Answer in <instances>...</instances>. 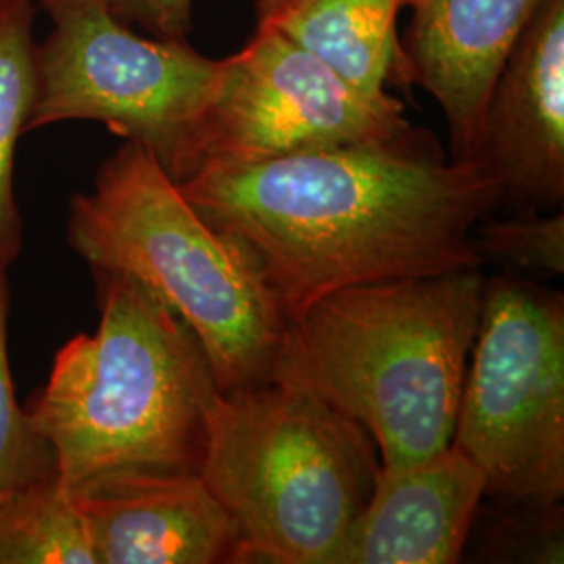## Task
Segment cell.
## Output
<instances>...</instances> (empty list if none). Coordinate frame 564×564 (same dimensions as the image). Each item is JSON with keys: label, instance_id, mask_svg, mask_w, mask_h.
<instances>
[{"label": "cell", "instance_id": "cell-9", "mask_svg": "<svg viewBox=\"0 0 564 564\" xmlns=\"http://www.w3.org/2000/svg\"><path fill=\"white\" fill-rule=\"evenodd\" d=\"M477 162L514 212L564 203V0H544L512 46L485 107Z\"/></svg>", "mask_w": 564, "mask_h": 564}, {"label": "cell", "instance_id": "cell-14", "mask_svg": "<svg viewBox=\"0 0 564 564\" xmlns=\"http://www.w3.org/2000/svg\"><path fill=\"white\" fill-rule=\"evenodd\" d=\"M34 13L32 0L0 21V272H9L23 249L15 155L36 93Z\"/></svg>", "mask_w": 564, "mask_h": 564}, {"label": "cell", "instance_id": "cell-18", "mask_svg": "<svg viewBox=\"0 0 564 564\" xmlns=\"http://www.w3.org/2000/svg\"><path fill=\"white\" fill-rule=\"evenodd\" d=\"M111 11L144 34L167 41H188L193 0H107Z\"/></svg>", "mask_w": 564, "mask_h": 564}, {"label": "cell", "instance_id": "cell-7", "mask_svg": "<svg viewBox=\"0 0 564 564\" xmlns=\"http://www.w3.org/2000/svg\"><path fill=\"white\" fill-rule=\"evenodd\" d=\"M452 444L481 468L485 496L533 510L563 500V293L485 279Z\"/></svg>", "mask_w": 564, "mask_h": 564}, {"label": "cell", "instance_id": "cell-10", "mask_svg": "<svg viewBox=\"0 0 564 564\" xmlns=\"http://www.w3.org/2000/svg\"><path fill=\"white\" fill-rule=\"evenodd\" d=\"M542 2L405 0L400 84H419L442 107L452 162L477 163L494 82Z\"/></svg>", "mask_w": 564, "mask_h": 564}, {"label": "cell", "instance_id": "cell-15", "mask_svg": "<svg viewBox=\"0 0 564 564\" xmlns=\"http://www.w3.org/2000/svg\"><path fill=\"white\" fill-rule=\"evenodd\" d=\"M0 564H97L80 506L59 479L0 494Z\"/></svg>", "mask_w": 564, "mask_h": 564}, {"label": "cell", "instance_id": "cell-4", "mask_svg": "<svg viewBox=\"0 0 564 564\" xmlns=\"http://www.w3.org/2000/svg\"><path fill=\"white\" fill-rule=\"evenodd\" d=\"M65 239L90 270L130 274L162 297L202 341L223 393L272 379L289 316L262 263L205 223L142 144L123 141L93 191L72 197Z\"/></svg>", "mask_w": 564, "mask_h": 564}, {"label": "cell", "instance_id": "cell-2", "mask_svg": "<svg viewBox=\"0 0 564 564\" xmlns=\"http://www.w3.org/2000/svg\"><path fill=\"white\" fill-rule=\"evenodd\" d=\"M99 326L57 351L25 412L72 498L139 477L202 475L218 384L197 335L130 274L90 270Z\"/></svg>", "mask_w": 564, "mask_h": 564}, {"label": "cell", "instance_id": "cell-1", "mask_svg": "<svg viewBox=\"0 0 564 564\" xmlns=\"http://www.w3.org/2000/svg\"><path fill=\"white\" fill-rule=\"evenodd\" d=\"M205 223L241 239L286 316L328 291L479 270L477 224L502 205L481 163H456L421 128L178 184Z\"/></svg>", "mask_w": 564, "mask_h": 564}, {"label": "cell", "instance_id": "cell-16", "mask_svg": "<svg viewBox=\"0 0 564 564\" xmlns=\"http://www.w3.org/2000/svg\"><path fill=\"white\" fill-rule=\"evenodd\" d=\"M9 310V279L7 272H0V494L59 479L53 445L44 440L15 395L7 347Z\"/></svg>", "mask_w": 564, "mask_h": 564}, {"label": "cell", "instance_id": "cell-19", "mask_svg": "<svg viewBox=\"0 0 564 564\" xmlns=\"http://www.w3.org/2000/svg\"><path fill=\"white\" fill-rule=\"evenodd\" d=\"M28 2H32V0H0V21Z\"/></svg>", "mask_w": 564, "mask_h": 564}, {"label": "cell", "instance_id": "cell-12", "mask_svg": "<svg viewBox=\"0 0 564 564\" xmlns=\"http://www.w3.org/2000/svg\"><path fill=\"white\" fill-rule=\"evenodd\" d=\"M74 500L97 564L245 563L239 524L202 475L139 477Z\"/></svg>", "mask_w": 564, "mask_h": 564}, {"label": "cell", "instance_id": "cell-5", "mask_svg": "<svg viewBox=\"0 0 564 564\" xmlns=\"http://www.w3.org/2000/svg\"><path fill=\"white\" fill-rule=\"evenodd\" d=\"M379 470L366 429L300 381L218 391L212 403L202 479L239 524L245 561L330 564Z\"/></svg>", "mask_w": 564, "mask_h": 564}, {"label": "cell", "instance_id": "cell-3", "mask_svg": "<svg viewBox=\"0 0 564 564\" xmlns=\"http://www.w3.org/2000/svg\"><path fill=\"white\" fill-rule=\"evenodd\" d=\"M484 289L479 268L328 291L289 316L272 379L364 426L381 468L421 463L452 444Z\"/></svg>", "mask_w": 564, "mask_h": 564}, {"label": "cell", "instance_id": "cell-13", "mask_svg": "<svg viewBox=\"0 0 564 564\" xmlns=\"http://www.w3.org/2000/svg\"><path fill=\"white\" fill-rule=\"evenodd\" d=\"M405 0H258L256 18L370 99L400 84L398 15Z\"/></svg>", "mask_w": 564, "mask_h": 564}, {"label": "cell", "instance_id": "cell-17", "mask_svg": "<svg viewBox=\"0 0 564 564\" xmlns=\"http://www.w3.org/2000/svg\"><path fill=\"white\" fill-rule=\"evenodd\" d=\"M475 245L485 262L527 281H550L564 272V214L514 212L502 220L489 216L475 228Z\"/></svg>", "mask_w": 564, "mask_h": 564}, {"label": "cell", "instance_id": "cell-11", "mask_svg": "<svg viewBox=\"0 0 564 564\" xmlns=\"http://www.w3.org/2000/svg\"><path fill=\"white\" fill-rule=\"evenodd\" d=\"M485 496V477L456 444L381 468L330 564H454Z\"/></svg>", "mask_w": 564, "mask_h": 564}, {"label": "cell", "instance_id": "cell-6", "mask_svg": "<svg viewBox=\"0 0 564 564\" xmlns=\"http://www.w3.org/2000/svg\"><path fill=\"white\" fill-rule=\"evenodd\" d=\"M51 21L36 42V93L25 134L97 121L139 142L181 184L195 172L203 113L223 59L188 41L142 36L107 0H34Z\"/></svg>", "mask_w": 564, "mask_h": 564}, {"label": "cell", "instance_id": "cell-8", "mask_svg": "<svg viewBox=\"0 0 564 564\" xmlns=\"http://www.w3.org/2000/svg\"><path fill=\"white\" fill-rule=\"evenodd\" d=\"M410 128L395 97H366L300 44L258 23L251 41L223 59L197 134L193 176L391 139Z\"/></svg>", "mask_w": 564, "mask_h": 564}]
</instances>
